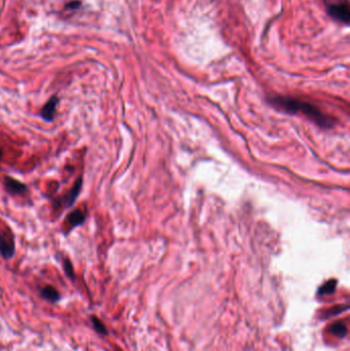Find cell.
I'll list each match as a JSON object with an SVG mask.
<instances>
[{"instance_id":"obj_3","label":"cell","mask_w":350,"mask_h":351,"mask_svg":"<svg viewBox=\"0 0 350 351\" xmlns=\"http://www.w3.org/2000/svg\"><path fill=\"white\" fill-rule=\"evenodd\" d=\"M327 14L333 19L343 24H348L350 20L349 6L346 2L331 3L327 5Z\"/></svg>"},{"instance_id":"obj_5","label":"cell","mask_w":350,"mask_h":351,"mask_svg":"<svg viewBox=\"0 0 350 351\" xmlns=\"http://www.w3.org/2000/svg\"><path fill=\"white\" fill-rule=\"evenodd\" d=\"M4 184H5L6 189L13 194H24L27 191V187L23 183H21L20 181L14 179V178L5 177Z\"/></svg>"},{"instance_id":"obj_2","label":"cell","mask_w":350,"mask_h":351,"mask_svg":"<svg viewBox=\"0 0 350 351\" xmlns=\"http://www.w3.org/2000/svg\"><path fill=\"white\" fill-rule=\"evenodd\" d=\"M16 246L13 233L9 230L0 231V255L4 259H9L14 256Z\"/></svg>"},{"instance_id":"obj_8","label":"cell","mask_w":350,"mask_h":351,"mask_svg":"<svg viewBox=\"0 0 350 351\" xmlns=\"http://www.w3.org/2000/svg\"><path fill=\"white\" fill-rule=\"evenodd\" d=\"M41 296L42 298H45L46 300L50 301L52 303L59 301L60 299L59 292L52 285H46L45 288L41 290Z\"/></svg>"},{"instance_id":"obj_7","label":"cell","mask_w":350,"mask_h":351,"mask_svg":"<svg viewBox=\"0 0 350 351\" xmlns=\"http://www.w3.org/2000/svg\"><path fill=\"white\" fill-rule=\"evenodd\" d=\"M84 221H86V212L80 209L71 211L67 216V222L71 228L81 225Z\"/></svg>"},{"instance_id":"obj_11","label":"cell","mask_w":350,"mask_h":351,"mask_svg":"<svg viewBox=\"0 0 350 351\" xmlns=\"http://www.w3.org/2000/svg\"><path fill=\"white\" fill-rule=\"evenodd\" d=\"M91 322H92V324H93V328H94L95 331H97L99 334L104 335V336L108 335V329H107V328L105 327V325L103 324V322H102L101 320H99V318H98L97 316H94V315L91 316Z\"/></svg>"},{"instance_id":"obj_6","label":"cell","mask_w":350,"mask_h":351,"mask_svg":"<svg viewBox=\"0 0 350 351\" xmlns=\"http://www.w3.org/2000/svg\"><path fill=\"white\" fill-rule=\"evenodd\" d=\"M81 187H82V178L79 177L75 181V183H74L72 189L70 190V192L65 196V198H64L66 207H71L74 204V201H75V199L77 198V196L80 192Z\"/></svg>"},{"instance_id":"obj_9","label":"cell","mask_w":350,"mask_h":351,"mask_svg":"<svg viewBox=\"0 0 350 351\" xmlns=\"http://www.w3.org/2000/svg\"><path fill=\"white\" fill-rule=\"evenodd\" d=\"M328 332L332 333L333 335L337 336V337H340V338H343L347 335V327L345 326L344 323H341V322H337L333 325H331V327L328 328Z\"/></svg>"},{"instance_id":"obj_13","label":"cell","mask_w":350,"mask_h":351,"mask_svg":"<svg viewBox=\"0 0 350 351\" xmlns=\"http://www.w3.org/2000/svg\"><path fill=\"white\" fill-rule=\"evenodd\" d=\"M2 155H3V152H2V149L0 148V159L2 158Z\"/></svg>"},{"instance_id":"obj_4","label":"cell","mask_w":350,"mask_h":351,"mask_svg":"<svg viewBox=\"0 0 350 351\" xmlns=\"http://www.w3.org/2000/svg\"><path fill=\"white\" fill-rule=\"evenodd\" d=\"M59 104V99L57 95H52V97L47 101V103L42 107L41 109V117L44 118L46 121H52L55 118V113H56V108Z\"/></svg>"},{"instance_id":"obj_10","label":"cell","mask_w":350,"mask_h":351,"mask_svg":"<svg viewBox=\"0 0 350 351\" xmlns=\"http://www.w3.org/2000/svg\"><path fill=\"white\" fill-rule=\"evenodd\" d=\"M338 281L336 280H330L326 283H324L320 289H318L317 295L318 296H325V295H331L336 291Z\"/></svg>"},{"instance_id":"obj_1","label":"cell","mask_w":350,"mask_h":351,"mask_svg":"<svg viewBox=\"0 0 350 351\" xmlns=\"http://www.w3.org/2000/svg\"><path fill=\"white\" fill-rule=\"evenodd\" d=\"M274 108L290 114H302L323 129H332L335 125L333 117L324 113L320 108L310 102H305L296 98L277 95L269 99Z\"/></svg>"},{"instance_id":"obj_12","label":"cell","mask_w":350,"mask_h":351,"mask_svg":"<svg viewBox=\"0 0 350 351\" xmlns=\"http://www.w3.org/2000/svg\"><path fill=\"white\" fill-rule=\"evenodd\" d=\"M64 269H65L66 275L69 279H74V269H73V266H72L71 262L69 261V259L64 260Z\"/></svg>"}]
</instances>
